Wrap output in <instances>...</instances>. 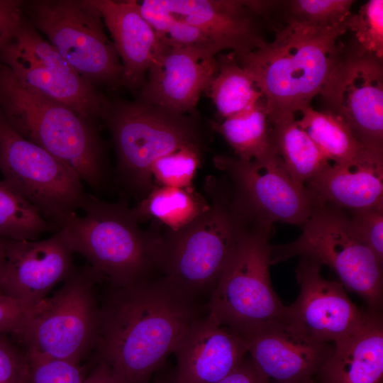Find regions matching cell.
Instances as JSON below:
<instances>
[{
    "instance_id": "2",
    "label": "cell",
    "mask_w": 383,
    "mask_h": 383,
    "mask_svg": "<svg viewBox=\"0 0 383 383\" xmlns=\"http://www.w3.org/2000/svg\"><path fill=\"white\" fill-rule=\"evenodd\" d=\"M274 30L272 42L233 55L262 94L270 123L311 106L321 94L343 57L338 39L348 28L345 23L328 28L287 23Z\"/></svg>"
},
{
    "instance_id": "20",
    "label": "cell",
    "mask_w": 383,
    "mask_h": 383,
    "mask_svg": "<svg viewBox=\"0 0 383 383\" xmlns=\"http://www.w3.org/2000/svg\"><path fill=\"white\" fill-rule=\"evenodd\" d=\"M172 16L206 32L221 50L235 56L261 46L265 40L261 20L252 1L163 0Z\"/></svg>"
},
{
    "instance_id": "40",
    "label": "cell",
    "mask_w": 383,
    "mask_h": 383,
    "mask_svg": "<svg viewBox=\"0 0 383 383\" xmlns=\"http://www.w3.org/2000/svg\"><path fill=\"white\" fill-rule=\"evenodd\" d=\"M216 383H270L248 355L233 372Z\"/></svg>"
},
{
    "instance_id": "23",
    "label": "cell",
    "mask_w": 383,
    "mask_h": 383,
    "mask_svg": "<svg viewBox=\"0 0 383 383\" xmlns=\"http://www.w3.org/2000/svg\"><path fill=\"white\" fill-rule=\"evenodd\" d=\"M320 383H382L383 322L380 312L370 311L365 325L334 343L321 367Z\"/></svg>"
},
{
    "instance_id": "42",
    "label": "cell",
    "mask_w": 383,
    "mask_h": 383,
    "mask_svg": "<svg viewBox=\"0 0 383 383\" xmlns=\"http://www.w3.org/2000/svg\"><path fill=\"white\" fill-rule=\"evenodd\" d=\"M154 383H177L175 377L156 380Z\"/></svg>"
},
{
    "instance_id": "31",
    "label": "cell",
    "mask_w": 383,
    "mask_h": 383,
    "mask_svg": "<svg viewBox=\"0 0 383 383\" xmlns=\"http://www.w3.org/2000/svg\"><path fill=\"white\" fill-rule=\"evenodd\" d=\"M203 149L185 147L157 159L150 168L154 186L190 189Z\"/></svg>"
},
{
    "instance_id": "24",
    "label": "cell",
    "mask_w": 383,
    "mask_h": 383,
    "mask_svg": "<svg viewBox=\"0 0 383 383\" xmlns=\"http://www.w3.org/2000/svg\"><path fill=\"white\" fill-rule=\"evenodd\" d=\"M270 124L272 148L298 182L305 185L331 164L299 126L294 116Z\"/></svg>"
},
{
    "instance_id": "29",
    "label": "cell",
    "mask_w": 383,
    "mask_h": 383,
    "mask_svg": "<svg viewBox=\"0 0 383 383\" xmlns=\"http://www.w3.org/2000/svg\"><path fill=\"white\" fill-rule=\"evenodd\" d=\"M58 230L21 194L0 179V238L35 240L42 234Z\"/></svg>"
},
{
    "instance_id": "6",
    "label": "cell",
    "mask_w": 383,
    "mask_h": 383,
    "mask_svg": "<svg viewBox=\"0 0 383 383\" xmlns=\"http://www.w3.org/2000/svg\"><path fill=\"white\" fill-rule=\"evenodd\" d=\"M104 120L114 144L120 181L138 201L154 187L150 168L157 159L185 147L204 149L203 128L192 114L137 99L109 102Z\"/></svg>"
},
{
    "instance_id": "3",
    "label": "cell",
    "mask_w": 383,
    "mask_h": 383,
    "mask_svg": "<svg viewBox=\"0 0 383 383\" xmlns=\"http://www.w3.org/2000/svg\"><path fill=\"white\" fill-rule=\"evenodd\" d=\"M77 213L59 229L72 252L84 257L101 278L113 287L129 285L160 269L164 236L142 228L131 208L86 193Z\"/></svg>"
},
{
    "instance_id": "36",
    "label": "cell",
    "mask_w": 383,
    "mask_h": 383,
    "mask_svg": "<svg viewBox=\"0 0 383 383\" xmlns=\"http://www.w3.org/2000/svg\"><path fill=\"white\" fill-rule=\"evenodd\" d=\"M28 379L26 353L0 334V383H29Z\"/></svg>"
},
{
    "instance_id": "26",
    "label": "cell",
    "mask_w": 383,
    "mask_h": 383,
    "mask_svg": "<svg viewBox=\"0 0 383 383\" xmlns=\"http://www.w3.org/2000/svg\"><path fill=\"white\" fill-rule=\"evenodd\" d=\"M296 120L322 155L332 164H349L372 155L355 138L346 124L333 113L316 111L311 106L303 109Z\"/></svg>"
},
{
    "instance_id": "35",
    "label": "cell",
    "mask_w": 383,
    "mask_h": 383,
    "mask_svg": "<svg viewBox=\"0 0 383 383\" xmlns=\"http://www.w3.org/2000/svg\"><path fill=\"white\" fill-rule=\"evenodd\" d=\"M348 214L357 235L382 265L383 206L355 211Z\"/></svg>"
},
{
    "instance_id": "27",
    "label": "cell",
    "mask_w": 383,
    "mask_h": 383,
    "mask_svg": "<svg viewBox=\"0 0 383 383\" xmlns=\"http://www.w3.org/2000/svg\"><path fill=\"white\" fill-rule=\"evenodd\" d=\"M211 128L225 138L235 157L244 162L256 160L273 149L270 140V124L263 97L245 110L211 123Z\"/></svg>"
},
{
    "instance_id": "7",
    "label": "cell",
    "mask_w": 383,
    "mask_h": 383,
    "mask_svg": "<svg viewBox=\"0 0 383 383\" xmlns=\"http://www.w3.org/2000/svg\"><path fill=\"white\" fill-rule=\"evenodd\" d=\"M272 226L250 223L213 288L209 315L244 338L288 316L270 281Z\"/></svg>"
},
{
    "instance_id": "25",
    "label": "cell",
    "mask_w": 383,
    "mask_h": 383,
    "mask_svg": "<svg viewBox=\"0 0 383 383\" xmlns=\"http://www.w3.org/2000/svg\"><path fill=\"white\" fill-rule=\"evenodd\" d=\"M208 206L209 201L193 188L154 186L131 210L139 223L152 220L167 231H176L193 221Z\"/></svg>"
},
{
    "instance_id": "14",
    "label": "cell",
    "mask_w": 383,
    "mask_h": 383,
    "mask_svg": "<svg viewBox=\"0 0 383 383\" xmlns=\"http://www.w3.org/2000/svg\"><path fill=\"white\" fill-rule=\"evenodd\" d=\"M321 95L364 147L383 155L382 60L344 52Z\"/></svg>"
},
{
    "instance_id": "39",
    "label": "cell",
    "mask_w": 383,
    "mask_h": 383,
    "mask_svg": "<svg viewBox=\"0 0 383 383\" xmlns=\"http://www.w3.org/2000/svg\"><path fill=\"white\" fill-rule=\"evenodd\" d=\"M23 3L0 0V50L8 43L23 21Z\"/></svg>"
},
{
    "instance_id": "11",
    "label": "cell",
    "mask_w": 383,
    "mask_h": 383,
    "mask_svg": "<svg viewBox=\"0 0 383 383\" xmlns=\"http://www.w3.org/2000/svg\"><path fill=\"white\" fill-rule=\"evenodd\" d=\"M3 180L58 229L82 206V182L67 165L18 134L0 116Z\"/></svg>"
},
{
    "instance_id": "16",
    "label": "cell",
    "mask_w": 383,
    "mask_h": 383,
    "mask_svg": "<svg viewBox=\"0 0 383 383\" xmlns=\"http://www.w3.org/2000/svg\"><path fill=\"white\" fill-rule=\"evenodd\" d=\"M295 273L299 294L288 306V316L308 335L334 344L365 325L370 311L360 310L348 297L340 282L324 279L318 262L301 257Z\"/></svg>"
},
{
    "instance_id": "17",
    "label": "cell",
    "mask_w": 383,
    "mask_h": 383,
    "mask_svg": "<svg viewBox=\"0 0 383 383\" xmlns=\"http://www.w3.org/2000/svg\"><path fill=\"white\" fill-rule=\"evenodd\" d=\"M245 339L248 355L270 383H315L334 348L308 335L289 316Z\"/></svg>"
},
{
    "instance_id": "28",
    "label": "cell",
    "mask_w": 383,
    "mask_h": 383,
    "mask_svg": "<svg viewBox=\"0 0 383 383\" xmlns=\"http://www.w3.org/2000/svg\"><path fill=\"white\" fill-rule=\"evenodd\" d=\"M217 62V74L207 90L222 118L245 110L262 97L250 74L237 62L232 52L219 56Z\"/></svg>"
},
{
    "instance_id": "30",
    "label": "cell",
    "mask_w": 383,
    "mask_h": 383,
    "mask_svg": "<svg viewBox=\"0 0 383 383\" xmlns=\"http://www.w3.org/2000/svg\"><path fill=\"white\" fill-rule=\"evenodd\" d=\"M353 3L351 0L277 1L276 9L284 24L328 28L344 24L352 13Z\"/></svg>"
},
{
    "instance_id": "8",
    "label": "cell",
    "mask_w": 383,
    "mask_h": 383,
    "mask_svg": "<svg viewBox=\"0 0 383 383\" xmlns=\"http://www.w3.org/2000/svg\"><path fill=\"white\" fill-rule=\"evenodd\" d=\"M295 240L271 245V265L295 256L331 267L341 284L380 312L383 299L382 265L356 233L350 215L330 205L316 206Z\"/></svg>"
},
{
    "instance_id": "5",
    "label": "cell",
    "mask_w": 383,
    "mask_h": 383,
    "mask_svg": "<svg viewBox=\"0 0 383 383\" xmlns=\"http://www.w3.org/2000/svg\"><path fill=\"white\" fill-rule=\"evenodd\" d=\"M209 206L193 221L164 236L160 270L179 291L192 293L215 287L233 248L250 222L220 181L205 186Z\"/></svg>"
},
{
    "instance_id": "12",
    "label": "cell",
    "mask_w": 383,
    "mask_h": 383,
    "mask_svg": "<svg viewBox=\"0 0 383 383\" xmlns=\"http://www.w3.org/2000/svg\"><path fill=\"white\" fill-rule=\"evenodd\" d=\"M213 163L233 203L250 223L301 226L316 207L305 185L291 176L274 150L248 162L217 155Z\"/></svg>"
},
{
    "instance_id": "1",
    "label": "cell",
    "mask_w": 383,
    "mask_h": 383,
    "mask_svg": "<svg viewBox=\"0 0 383 383\" xmlns=\"http://www.w3.org/2000/svg\"><path fill=\"white\" fill-rule=\"evenodd\" d=\"M114 289L99 308V362L124 383H140L177 349L196 318L189 296L165 278Z\"/></svg>"
},
{
    "instance_id": "21",
    "label": "cell",
    "mask_w": 383,
    "mask_h": 383,
    "mask_svg": "<svg viewBox=\"0 0 383 383\" xmlns=\"http://www.w3.org/2000/svg\"><path fill=\"white\" fill-rule=\"evenodd\" d=\"M99 11L123 66L122 86L141 89L165 43L142 16L138 1L90 0Z\"/></svg>"
},
{
    "instance_id": "22",
    "label": "cell",
    "mask_w": 383,
    "mask_h": 383,
    "mask_svg": "<svg viewBox=\"0 0 383 383\" xmlns=\"http://www.w3.org/2000/svg\"><path fill=\"white\" fill-rule=\"evenodd\" d=\"M305 187L316 206L330 205L348 213L383 206V155L331 163Z\"/></svg>"
},
{
    "instance_id": "13",
    "label": "cell",
    "mask_w": 383,
    "mask_h": 383,
    "mask_svg": "<svg viewBox=\"0 0 383 383\" xmlns=\"http://www.w3.org/2000/svg\"><path fill=\"white\" fill-rule=\"evenodd\" d=\"M0 55L4 65L23 84L87 118L104 119L106 99L31 24L23 21Z\"/></svg>"
},
{
    "instance_id": "41",
    "label": "cell",
    "mask_w": 383,
    "mask_h": 383,
    "mask_svg": "<svg viewBox=\"0 0 383 383\" xmlns=\"http://www.w3.org/2000/svg\"><path fill=\"white\" fill-rule=\"evenodd\" d=\"M82 383H124L106 364L99 362Z\"/></svg>"
},
{
    "instance_id": "18",
    "label": "cell",
    "mask_w": 383,
    "mask_h": 383,
    "mask_svg": "<svg viewBox=\"0 0 383 383\" xmlns=\"http://www.w3.org/2000/svg\"><path fill=\"white\" fill-rule=\"evenodd\" d=\"M174 353L177 383H216L241 364L248 350L241 335L208 315L191 323Z\"/></svg>"
},
{
    "instance_id": "37",
    "label": "cell",
    "mask_w": 383,
    "mask_h": 383,
    "mask_svg": "<svg viewBox=\"0 0 383 383\" xmlns=\"http://www.w3.org/2000/svg\"><path fill=\"white\" fill-rule=\"evenodd\" d=\"M40 303L30 304L0 293V334L10 333L17 337Z\"/></svg>"
},
{
    "instance_id": "4",
    "label": "cell",
    "mask_w": 383,
    "mask_h": 383,
    "mask_svg": "<svg viewBox=\"0 0 383 383\" xmlns=\"http://www.w3.org/2000/svg\"><path fill=\"white\" fill-rule=\"evenodd\" d=\"M0 106L3 118L21 137L59 159L91 188L104 184L107 162L94 121L23 84L4 64Z\"/></svg>"
},
{
    "instance_id": "38",
    "label": "cell",
    "mask_w": 383,
    "mask_h": 383,
    "mask_svg": "<svg viewBox=\"0 0 383 383\" xmlns=\"http://www.w3.org/2000/svg\"><path fill=\"white\" fill-rule=\"evenodd\" d=\"M138 9L144 19L162 41L174 17L166 8L163 0L138 1Z\"/></svg>"
},
{
    "instance_id": "19",
    "label": "cell",
    "mask_w": 383,
    "mask_h": 383,
    "mask_svg": "<svg viewBox=\"0 0 383 383\" xmlns=\"http://www.w3.org/2000/svg\"><path fill=\"white\" fill-rule=\"evenodd\" d=\"M217 72L216 57L202 59L165 43L148 72L138 99L176 113L192 114Z\"/></svg>"
},
{
    "instance_id": "34",
    "label": "cell",
    "mask_w": 383,
    "mask_h": 383,
    "mask_svg": "<svg viewBox=\"0 0 383 383\" xmlns=\"http://www.w3.org/2000/svg\"><path fill=\"white\" fill-rule=\"evenodd\" d=\"M26 352V351H25ZM26 353L29 383H82L79 364L32 353Z\"/></svg>"
},
{
    "instance_id": "32",
    "label": "cell",
    "mask_w": 383,
    "mask_h": 383,
    "mask_svg": "<svg viewBox=\"0 0 383 383\" xmlns=\"http://www.w3.org/2000/svg\"><path fill=\"white\" fill-rule=\"evenodd\" d=\"M345 24L354 33L359 52L382 60L383 1L370 0L362 5L356 13H351Z\"/></svg>"
},
{
    "instance_id": "9",
    "label": "cell",
    "mask_w": 383,
    "mask_h": 383,
    "mask_svg": "<svg viewBox=\"0 0 383 383\" xmlns=\"http://www.w3.org/2000/svg\"><path fill=\"white\" fill-rule=\"evenodd\" d=\"M28 11L32 26L90 84H121V62L90 0L33 1Z\"/></svg>"
},
{
    "instance_id": "33",
    "label": "cell",
    "mask_w": 383,
    "mask_h": 383,
    "mask_svg": "<svg viewBox=\"0 0 383 383\" xmlns=\"http://www.w3.org/2000/svg\"><path fill=\"white\" fill-rule=\"evenodd\" d=\"M162 41L170 46L190 51L202 59L215 57L222 51L204 30L174 18Z\"/></svg>"
},
{
    "instance_id": "10",
    "label": "cell",
    "mask_w": 383,
    "mask_h": 383,
    "mask_svg": "<svg viewBox=\"0 0 383 383\" xmlns=\"http://www.w3.org/2000/svg\"><path fill=\"white\" fill-rule=\"evenodd\" d=\"M100 279L90 266L74 270L16 337L24 350L79 364L96 345L99 307L94 286Z\"/></svg>"
},
{
    "instance_id": "15",
    "label": "cell",
    "mask_w": 383,
    "mask_h": 383,
    "mask_svg": "<svg viewBox=\"0 0 383 383\" xmlns=\"http://www.w3.org/2000/svg\"><path fill=\"white\" fill-rule=\"evenodd\" d=\"M61 231L44 240L0 238V293L37 305L74 271Z\"/></svg>"
}]
</instances>
